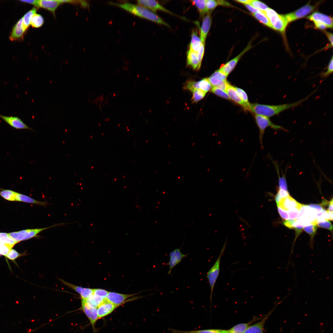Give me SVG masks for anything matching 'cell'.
Returning a JSON list of instances; mask_svg holds the SVG:
<instances>
[{"instance_id":"1","label":"cell","mask_w":333,"mask_h":333,"mask_svg":"<svg viewBox=\"0 0 333 333\" xmlns=\"http://www.w3.org/2000/svg\"><path fill=\"white\" fill-rule=\"evenodd\" d=\"M314 93L313 92L305 97L296 102L278 105H268L258 103L250 104V110L256 115L268 117L279 114L286 110L298 106L307 100Z\"/></svg>"},{"instance_id":"2","label":"cell","mask_w":333,"mask_h":333,"mask_svg":"<svg viewBox=\"0 0 333 333\" xmlns=\"http://www.w3.org/2000/svg\"><path fill=\"white\" fill-rule=\"evenodd\" d=\"M111 4L119 7L137 16L168 27L169 25L155 13L139 5L129 3H117L110 2Z\"/></svg>"},{"instance_id":"3","label":"cell","mask_w":333,"mask_h":333,"mask_svg":"<svg viewBox=\"0 0 333 333\" xmlns=\"http://www.w3.org/2000/svg\"><path fill=\"white\" fill-rule=\"evenodd\" d=\"M64 223H59L52 226L44 228L29 229L19 231L8 233L9 236L17 243L21 241L27 240L33 237H37L38 235L41 232L48 228L63 225Z\"/></svg>"},{"instance_id":"4","label":"cell","mask_w":333,"mask_h":333,"mask_svg":"<svg viewBox=\"0 0 333 333\" xmlns=\"http://www.w3.org/2000/svg\"><path fill=\"white\" fill-rule=\"evenodd\" d=\"M255 118L259 130V139L261 148H263V139L266 129L270 127L275 130H282L287 132L288 130L282 126L273 123L269 117L255 114Z\"/></svg>"},{"instance_id":"5","label":"cell","mask_w":333,"mask_h":333,"mask_svg":"<svg viewBox=\"0 0 333 333\" xmlns=\"http://www.w3.org/2000/svg\"><path fill=\"white\" fill-rule=\"evenodd\" d=\"M262 12L269 19L272 28L280 32L284 31L288 23L285 15L279 14L269 8Z\"/></svg>"},{"instance_id":"6","label":"cell","mask_w":333,"mask_h":333,"mask_svg":"<svg viewBox=\"0 0 333 333\" xmlns=\"http://www.w3.org/2000/svg\"><path fill=\"white\" fill-rule=\"evenodd\" d=\"M226 241L217 258L215 263L206 273V277L208 279L210 287V300L212 301L213 290L216 280L220 273V265L221 257L225 249Z\"/></svg>"},{"instance_id":"7","label":"cell","mask_w":333,"mask_h":333,"mask_svg":"<svg viewBox=\"0 0 333 333\" xmlns=\"http://www.w3.org/2000/svg\"><path fill=\"white\" fill-rule=\"evenodd\" d=\"M227 77L218 70L207 78L213 87H217L225 91L230 85L227 80Z\"/></svg>"},{"instance_id":"8","label":"cell","mask_w":333,"mask_h":333,"mask_svg":"<svg viewBox=\"0 0 333 333\" xmlns=\"http://www.w3.org/2000/svg\"><path fill=\"white\" fill-rule=\"evenodd\" d=\"M81 310L84 312L88 319L94 332H96L95 328L96 323L99 319L97 308L88 305L85 301L81 300Z\"/></svg>"},{"instance_id":"9","label":"cell","mask_w":333,"mask_h":333,"mask_svg":"<svg viewBox=\"0 0 333 333\" xmlns=\"http://www.w3.org/2000/svg\"><path fill=\"white\" fill-rule=\"evenodd\" d=\"M184 87L185 89L191 92L195 89H199L206 93L212 88V86L208 78H205L198 81L188 80L185 83Z\"/></svg>"},{"instance_id":"10","label":"cell","mask_w":333,"mask_h":333,"mask_svg":"<svg viewBox=\"0 0 333 333\" xmlns=\"http://www.w3.org/2000/svg\"><path fill=\"white\" fill-rule=\"evenodd\" d=\"M314 8V6L308 3L298 10L285 16L288 22H290L305 16L312 12Z\"/></svg>"},{"instance_id":"11","label":"cell","mask_w":333,"mask_h":333,"mask_svg":"<svg viewBox=\"0 0 333 333\" xmlns=\"http://www.w3.org/2000/svg\"><path fill=\"white\" fill-rule=\"evenodd\" d=\"M251 47V44H248L245 49L238 55L227 62L218 70L228 76V74L234 69L241 57L250 49Z\"/></svg>"},{"instance_id":"12","label":"cell","mask_w":333,"mask_h":333,"mask_svg":"<svg viewBox=\"0 0 333 333\" xmlns=\"http://www.w3.org/2000/svg\"><path fill=\"white\" fill-rule=\"evenodd\" d=\"M139 5L151 10L154 13L158 10L162 11L173 14V13L160 4L155 0H139L137 1Z\"/></svg>"},{"instance_id":"13","label":"cell","mask_w":333,"mask_h":333,"mask_svg":"<svg viewBox=\"0 0 333 333\" xmlns=\"http://www.w3.org/2000/svg\"><path fill=\"white\" fill-rule=\"evenodd\" d=\"M0 117L10 126L16 129H27L34 131L18 117L8 116L0 114Z\"/></svg>"},{"instance_id":"14","label":"cell","mask_w":333,"mask_h":333,"mask_svg":"<svg viewBox=\"0 0 333 333\" xmlns=\"http://www.w3.org/2000/svg\"><path fill=\"white\" fill-rule=\"evenodd\" d=\"M181 248H176L169 254L170 259L167 264L169 266L168 274H171V270L174 267L179 263L183 258L187 256V254H184L181 252Z\"/></svg>"},{"instance_id":"15","label":"cell","mask_w":333,"mask_h":333,"mask_svg":"<svg viewBox=\"0 0 333 333\" xmlns=\"http://www.w3.org/2000/svg\"><path fill=\"white\" fill-rule=\"evenodd\" d=\"M134 295L135 294H123L109 292L106 299L109 302L118 307L126 302V301L129 298Z\"/></svg>"},{"instance_id":"16","label":"cell","mask_w":333,"mask_h":333,"mask_svg":"<svg viewBox=\"0 0 333 333\" xmlns=\"http://www.w3.org/2000/svg\"><path fill=\"white\" fill-rule=\"evenodd\" d=\"M277 206L285 211H288L294 209L300 211L302 205L289 195L286 198H282Z\"/></svg>"},{"instance_id":"17","label":"cell","mask_w":333,"mask_h":333,"mask_svg":"<svg viewBox=\"0 0 333 333\" xmlns=\"http://www.w3.org/2000/svg\"><path fill=\"white\" fill-rule=\"evenodd\" d=\"M60 280L64 285L79 294L81 300H86L93 294V289L82 287L71 284L61 279Z\"/></svg>"},{"instance_id":"18","label":"cell","mask_w":333,"mask_h":333,"mask_svg":"<svg viewBox=\"0 0 333 333\" xmlns=\"http://www.w3.org/2000/svg\"><path fill=\"white\" fill-rule=\"evenodd\" d=\"M211 11H210L207 12L203 19L200 28V38L202 43L204 45L211 25Z\"/></svg>"},{"instance_id":"19","label":"cell","mask_w":333,"mask_h":333,"mask_svg":"<svg viewBox=\"0 0 333 333\" xmlns=\"http://www.w3.org/2000/svg\"><path fill=\"white\" fill-rule=\"evenodd\" d=\"M117 307L106 299L97 308L98 319H101L109 314Z\"/></svg>"},{"instance_id":"20","label":"cell","mask_w":333,"mask_h":333,"mask_svg":"<svg viewBox=\"0 0 333 333\" xmlns=\"http://www.w3.org/2000/svg\"><path fill=\"white\" fill-rule=\"evenodd\" d=\"M307 18L314 21H317L324 24L327 27L332 28V18L323 14L316 12L308 16Z\"/></svg>"},{"instance_id":"21","label":"cell","mask_w":333,"mask_h":333,"mask_svg":"<svg viewBox=\"0 0 333 333\" xmlns=\"http://www.w3.org/2000/svg\"><path fill=\"white\" fill-rule=\"evenodd\" d=\"M274 309L271 310L265 316L258 322L250 325L244 333H264L265 323Z\"/></svg>"},{"instance_id":"22","label":"cell","mask_w":333,"mask_h":333,"mask_svg":"<svg viewBox=\"0 0 333 333\" xmlns=\"http://www.w3.org/2000/svg\"><path fill=\"white\" fill-rule=\"evenodd\" d=\"M230 99L242 106L245 109L250 110L249 107L243 101L239 96L235 87L230 85L225 90Z\"/></svg>"},{"instance_id":"23","label":"cell","mask_w":333,"mask_h":333,"mask_svg":"<svg viewBox=\"0 0 333 333\" xmlns=\"http://www.w3.org/2000/svg\"><path fill=\"white\" fill-rule=\"evenodd\" d=\"M61 4L62 3L60 0H39V7L46 9L51 12L55 15L56 10Z\"/></svg>"},{"instance_id":"24","label":"cell","mask_w":333,"mask_h":333,"mask_svg":"<svg viewBox=\"0 0 333 333\" xmlns=\"http://www.w3.org/2000/svg\"><path fill=\"white\" fill-rule=\"evenodd\" d=\"M187 64L195 70H199L201 67L199 63L197 52L189 50L187 52Z\"/></svg>"},{"instance_id":"25","label":"cell","mask_w":333,"mask_h":333,"mask_svg":"<svg viewBox=\"0 0 333 333\" xmlns=\"http://www.w3.org/2000/svg\"><path fill=\"white\" fill-rule=\"evenodd\" d=\"M22 18L19 19L13 27L10 36V39L12 41L19 39L22 37L25 30L23 25Z\"/></svg>"},{"instance_id":"26","label":"cell","mask_w":333,"mask_h":333,"mask_svg":"<svg viewBox=\"0 0 333 333\" xmlns=\"http://www.w3.org/2000/svg\"><path fill=\"white\" fill-rule=\"evenodd\" d=\"M15 201L23 202L46 207L49 204L45 201L36 200L25 195L17 192L15 195Z\"/></svg>"},{"instance_id":"27","label":"cell","mask_w":333,"mask_h":333,"mask_svg":"<svg viewBox=\"0 0 333 333\" xmlns=\"http://www.w3.org/2000/svg\"><path fill=\"white\" fill-rule=\"evenodd\" d=\"M171 333H229L228 330L219 329H209L198 330L183 331L170 329Z\"/></svg>"},{"instance_id":"28","label":"cell","mask_w":333,"mask_h":333,"mask_svg":"<svg viewBox=\"0 0 333 333\" xmlns=\"http://www.w3.org/2000/svg\"><path fill=\"white\" fill-rule=\"evenodd\" d=\"M202 44L200 38L197 35V32L195 31H193L191 36L189 50L198 52Z\"/></svg>"},{"instance_id":"29","label":"cell","mask_w":333,"mask_h":333,"mask_svg":"<svg viewBox=\"0 0 333 333\" xmlns=\"http://www.w3.org/2000/svg\"><path fill=\"white\" fill-rule=\"evenodd\" d=\"M257 319L256 320L254 319L248 323H242L237 324L228 330L229 333H244L250 325L251 324L257 320Z\"/></svg>"},{"instance_id":"30","label":"cell","mask_w":333,"mask_h":333,"mask_svg":"<svg viewBox=\"0 0 333 333\" xmlns=\"http://www.w3.org/2000/svg\"><path fill=\"white\" fill-rule=\"evenodd\" d=\"M105 299L92 294L85 301L91 306L97 308Z\"/></svg>"},{"instance_id":"31","label":"cell","mask_w":333,"mask_h":333,"mask_svg":"<svg viewBox=\"0 0 333 333\" xmlns=\"http://www.w3.org/2000/svg\"><path fill=\"white\" fill-rule=\"evenodd\" d=\"M37 9L33 8L26 13L23 18V29L26 31L29 27L33 15L36 13Z\"/></svg>"},{"instance_id":"32","label":"cell","mask_w":333,"mask_h":333,"mask_svg":"<svg viewBox=\"0 0 333 333\" xmlns=\"http://www.w3.org/2000/svg\"><path fill=\"white\" fill-rule=\"evenodd\" d=\"M0 243L11 248L17 244L8 233L4 232H0Z\"/></svg>"},{"instance_id":"33","label":"cell","mask_w":333,"mask_h":333,"mask_svg":"<svg viewBox=\"0 0 333 333\" xmlns=\"http://www.w3.org/2000/svg\"><path fill=\"white\" fill-rule=\"evenodd\" d=\"M44 23V20L43 16L36 13L32 18L30 24L32 27L38 28L41 27Z\"/></svg>"},{"instance_id":"34","label":"cell","mask_w":333,"mask_h":333,"mask_svg":"<svg viewBox=\"0 0 333 333\" xmlns=\"http://www.w3.org/2000/svg\"><path fill=\"white\" fill-rule=\"evenodd\" d=\"M191 1L197 7L201 16H204L208 12L206 7V0H193Z\"/></svg>"},{"instance_id":"35","label":"cell","mask_w":333,"mask_h":333,"mask_svg":"<svg viewBox=\"0 0 333 333\" xmlns=\"http://www.w3.org/2000/svg\"><path fill=\"white\" fill-rule=\"evenodd\" d=\"M252 15L260 22L272 28L269 20L265 14L261 11L252 14Z\"/></svg>"},{"instance_id":"36","label":"cell","mask_w":333,"mask_h":333,"mask_svg":"<svg viewBox=\"0 0 333 333\" xmlns=\"http://www.w3.org/2000/svg\"><path fill=\"white\" fill-rule=\"evenodd\" d=\"M17 192L11 190H4L0 191V195L6 199L10 201H15Z\"/></svg>"},{"instance_id":"37","label":"cell","mask_w":333,"mask_h":333,"mask_svg":"<svg viewBox=\"0 0 333 333\" xmlns=\"http://www.w3.org/2000/svg\"><path fill=\"white\" fill-rule=\"evenodd\" d=\"M191 92H192L191 99L193 103H197L202 99L204 97L206 93L204 91L199 89H195Z\"/></svg>"},{"instance_id":"38","label":"cell","mask_w":333,"mask_h":333,"mask_svg":"<svg viewBox=\"0 0 333 333\" xmlns=\"http://www.w3.org/2000/svg\"><path fill=\"white\" fill-rule=\"evenodd\" d=\"M249 4L262 11L266 10L269 8L264 3L256 0H250Z\"/></svg>"},{"instance_id":"39","label":"cell","mask_w":333,"mask_h":333,"mask_svg":"<svg viewBox=\"0 0 333 333\" xmlns=\"http://www.w3.org/2000/svg\"><path fill=\"white\" fill-rule=\"evenodd\" d=\"M303 229L305 232L310 236L311 242H312V240L317 230L316 225L312 223L311 224H309L308 225L305 226L303 228Z\"/></svg>"},{"instance_id":"40","label":"cell","mask_w":333,"mask_h":333,"mask_svg":"<svg viewBox=\"0 0 333 333\" xmlns=\"http://www.w3.org/2000/svg\"><path fill=\"white\" fill-rule=\"evenodd\" d=\"M26 254V253L25 252L19 253L15 249H11L5 257L9 260L14 261L17 258L25 256Z\"/></svg>"},{"instance_id":"41","label":"cell","mask_w":333,"mask_h":333,"mask_svg":"<svg viewBox=\"0 0 333 333\" xmlns=\"http://www.w3.org/2000/svg\"><path fill=\"white\" fill-rule=\"evenodd\" d=\"M211 92L216 95L224 98L229 100L230 98L225 91L217 87H212Z\"/></svg>"},{"instance_id":"42","label":"cell","mask_w":333,"mask_h":333,"mask_svg":"<svg viewBox=\"0 0 333 333\" xmlns=\"http://www.w3.org/2000/svg\"><path fill=\"white\" fill-rule=\"evenodd\" d=\"M235 88L242 100L249 108L250 104L249 102L248 96L246 93L244 91L240 88L236 87H235Z\"/></svg>"},{"instance_id":"43","label":"cell","mask_w":333,"mask_h":333,"mask_svg":"<svg viewBox=\"0 0 333 333\" xmlns=\"http://www.w3.org/2000/svg\"><path fill=\"white\" fill-rule=\"evenodd\" d=\"M316 225L319 227L324 228L332 231L333 226L331 222L328 220L317 221Z\"/></svg>"},{"instance_id":"44","label":"cell","mask_w":333,"mask_h":333,"mask_svg":"<svg viewBox=\"0 0 333 333\" xmlns=\"http://www.w3.org/2000/svg\"><path fill=\"white\" fill-rule=\"evenodd\" d=\"M333 70V57H332L327 67V71L320 74L321 77L322 78H325L328 77L332 73Z\"/></svg>"},{"instance_id":"45","label":"cell","mask_w":333,"mask_h":333,"mask_svg":"<svg viewBox=\"0 0 333 333\" xmlns=\"http://www.w3.org/2000/svg\"><path fill=\"white\" fill-rule=\"evenodd\" d=\"M218 5L217 0H206V6L208 11H211L212 10L214 9Z\"/></svg>"},{"instance_id":"46","label":"cell","mask_w":333,"mask_h":333,"mask_svg":"<svg viewBox=\"0 0 333 333\" xmlns=\"http://www.w3.org/2000/svg\"><path fill=\"white\" fill-rule=\"evenodd\" d=\"M109 291L102 289H93V294L96 295L101 297L105 299H106Z\"/></svg>"},{"instance_id":"47","label":"cell","mask_w":333,"mask_h":333,"mask_svg":"<svg viewBox=\"0 0 333 333\" xmlns=\"http://www.w3.org/2000/svg\"><path fill=\"white\" fill-rule=\"evenodd\" d=\"M62 3H73L78 4L81 5L85 7H88L89 4L86 1H76V0H60Z\"/></svg>"},{"instance_id":"48","label":"cell","mask_w":333,"mask_h":333,"mask_svg":"<svg viewBox=\"0 0 333 333\" xmlns=\"http://www.w3.org/2000/svg\"><path fill=\"white\" fill-rule=\"evenodd\" d=\"M300 214V212L297 209L289 210L288 212L289 218L291 220H295L298 218Z\"/></svg>"},{"instance_id":"49","label":"cell","mask_w":333,"mask_h":333,"mask_svg":"<svg viewBox=\"0 0 333 333\" xmlns=\"http://www.w3.org/2000/svg\"><path fill=\"white\" fill-rule=\"evenodd\" d=\"M11 248L8 246L0 243V256H6Z\"/></svg>"},{"instance_id":"50","label":"cell","mask_w":333,"mask_h":333,"mask_svg":"<svg viewBox=\"0 0 333 333\" xmlns=\"http://www.w3.org/2000/svg\"><path fill=\"white\" fill-rule=\"evenodd\" d=\"M295 222L296 219L294 220L289 219L284 221L283 224L289 228L294 229L295 227Z\"/></svg>"},{"instance_id":"51","label":"cell","mask_w":333,"mask_h":333,"mask_svg":"<svg viewBox=\"0 0 333 333\" xmlns=\"http://www.w3.org/2000/svg\"><path fill=\"white\" fill-rule=\"evenodd\" d=\"M204 45L202 44L199 50L197 52L198 61L201 66L204 52Z\"/></svg>"},{"instance_id":"52","label":"cell","mask_w":333,"mask_h":333,"mask_svg":"<svg viewBox=\"0 0 333 333\" xmlns=\"http://www.w3.org/2000/svg\"><path fill=\"white\" fill-rule=\"evenodd\" d=\"M278 212L281 217L285 220L289 219L288 213L279 207H278Z\"/></svg>"},{"instance_id":"53","label":"cell","mask_w":333,"mask_h":333,"mask_svg":"<svg viewBox=\"0 0 333 333\" xmlns=\"http://www.w3.org/2000/svg\"><path fill=\"white\" fill-rule=\"evenodd\" d=\"M308 206L316 210L319 212L324 210L322 207L320 205L315 204H311L307 205Z\"/></svg>"},{"instance_id":"54","label":"cell","mask_w":333,"mask_h":333,"mask_svg":"<svg viewBox=\"0 0 333 333\" xmlns=\"http://www.w3.org/2000/svg\"><path fill=\"white\" fill-rule=\"evenodd\" d=\"M246 8L252 14H253L255 13L259 12L261 11V10L255 8L249 4H244Z\"/></svg>"},{"instance_id":"55","label":"cell","mask_w":333,"mask_h":333,"mask_svg":"<svg viewBox=\"0 0 333 333\" xmlns=\"http://www.w3.org/2000/svg\"><path fill=\"white\" fill-rule=\"evenodd\" d=\"M316 27L321 30H324L327 27L324 24L317 21H313Z\"/></svg>"},{"instance_id":"56","label":"cell","mask_w":333,"mask_h":333,"mask_svg":"<svg viewBox=\"0 0 333 333\" xmlns=\"http://www.w3.org/2000/svg\"><path fill=\"white\" fill-rule=\"evenodd\" d=\"M278 192L282 198H286L290 195L288 191L281 189H279Z\"/></svg>"},{"instance_id":"57","label":"cell","mask_w":333,"mask_h":333,"mask_svg":"<svg viewBox=\"0 0 333 333\" xmlns=\"http://www.w3.org/2000/svg\"><path fill=\"white\" fill-rule=\"evenodd\" d=\"M22 2L28 3L35 5L37 7H39V0H21Z\"/></svg>"},{"instance_id":"58","label":"cell","mask_w":333,"mask_h":333,"mask_svg":"<svg viewBox=\"0 0 333 333\" xmlns=\"http://www.w3.org/2000/svg\"><path fill=\"white\" fill-rule=\"evenodd\" d=\"M217 1L218 5H221L226 6H231V5L226 1L221 0H217Z\"/></svg>"},{"instance_id":"59","label":"cell","mask_w":333,"mask_h":333,"mask_svg":"<svg viewBox=\"0 0 333 333\" xmlns=\"http://www.w3.org/2000/svg\"><path fill=\"white\" fill-rule=\"evenodd\" d=\"M325 34L331 43L332 46H333V34L328 32H325Z\"/></svg>"},{"instance_id":"60","label":"cell","mask_w":333,"mask_h":333,"mask_svg":"<svg viewBox=\"0 0 333 333\" xmlns=\"http://www.w3.org/2000/svg\"><path fill=\"white\" fill-rule=\"evenodd\" d=\"M282 199V198L281 196L279 193L278 192L275 197V200L277 204L279 203V202Z\"/></svg>"},{"instance_id":"61","label":"cell","mask_w":333,"mask_h":333,"mask_svg":"<svg viewBox=\"0 0 333 333\" xmlns=\"http://www.w3.org/2000/svg\"><path fill=\"white\" fill-rule=\"evenodd\" d=\"M328 211L331 212H333V199L332 198L331 200L329 202V205L328 207Z\"/></svg>"},{"instance_id":"62","label":"cell","mask_w":333,"mask_h":333,"mask_svg":"<svg viewBox=\"0 0 333 333\" xmlns=\"http://www.w3.org/2000/svg\"><path fill=\"white\" fill-rule=\"evenodd\" d=\"M235 1L238 2L245 4H249L250 0H236Z\"/></svg>"}]
</instances>
